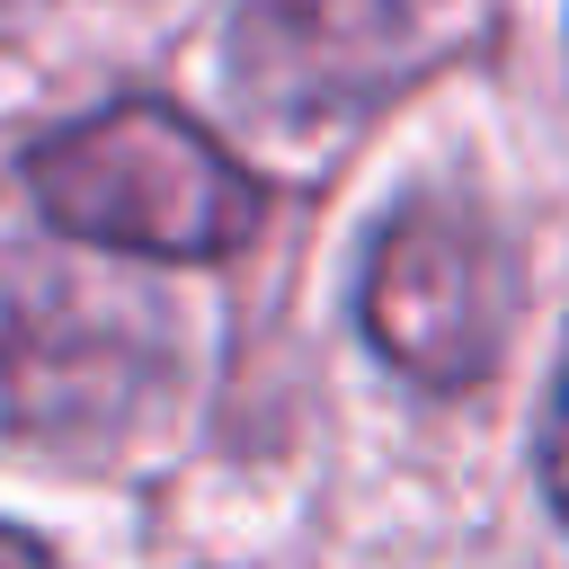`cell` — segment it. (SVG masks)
<instances>
[{
	"label": "cell",
	"mask_w": 569,
	"mask_h": 569,
	"mask_svg": "<svg viewBox=\"0 0 569 569\" xmlns=\"http://www.w3.org/2000/svg\"><path fill=\"white\" fill-rule=\"evenodd\" d=\"M542 489L569 516V365H560V391H551V418H542Z\"/></svg>",
	"instance_id": "cell-5"
},
{
	"label": "cell",
	"mask_w": 569,
	"mask_h": 569,
	"mask_svg": "<svg viewBox=\"0 0 569 569\" xmlns=\"http://www.w3.org/2000/svg\"><path fill=\"white\" fill-rule=\"evenodd\" d=\"M169 373V311L71 258H0V436L107 445Z\"/></svg>",
	"instance_id": "cell-2"
},
{
	"label": "cell",
	"mask_w": 569,
	"mask_h": 569,
	"mask_svg": "<svg viewBox=\"0 0 569 569\" xmlns=\"http://www.w3.org/2000/svg\"><path fill=\"white\" fill-rule=\"evenodd\" d=\"M365 338L427 391H462L498 365L516 276L462 204H400L365 249Z\"/></svg>",
	"instance_id": "cell-3"
},
{
	"label": "cell",
	"mask_w": 569,
	"mask_h": 569,
	"mask_svg": "<svg viewBox=\"0 0 569 569\" xmlns=\"http://www.w3.org/2000/svg\"><path fill=\"white\" fill-rule=\"evenodd\" d=\"M436 53V0H249L231 80L276 124H329L391 98Z\"/></svg>",
	"instance_id": "cell-4"
},
{
	"label": "cell",
	"mask_w": 569,
	"mask_h": 569,
	"mask_svg": "<svg viewBox=\"0 0 569 569\" xmlns=\"http://www.w3.org/2000/svg\"><path fill=\"white\" fill-rule=\"evenodd\" d=\"M27 187L53 231L124 258H222L267 213L258 178L160 98H116L80 116L27 160Z\"/></svg>",
	"instance_id": "cell-1"
},
{
	"label": "cell",
	"mask_w": 569,
	"mask_h": 569,
	"mask_svg": "<svg viewBox=\"0 0 569 569\" xmlns=\"http://www.w3.org/2000/svg\"><path fill=\"white\" fill-rule=\"evenodd\" d=\"M0 569H53V560H44L27 533H9V525H0Z\"/></svg>",
	"instance_id": "cell-6"
}]
</instances>
